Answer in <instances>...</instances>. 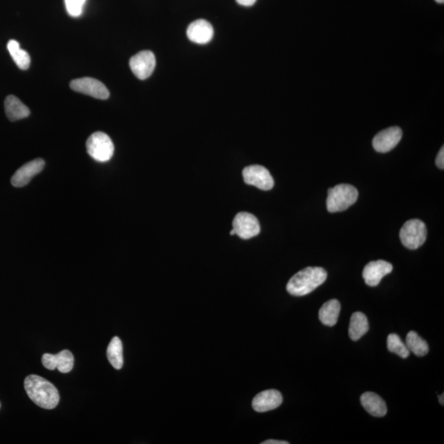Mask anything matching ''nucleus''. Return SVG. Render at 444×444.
Here are the masks:
<instances>
[{"label": "nucleus", "mask_w": 444, "mask_h": 444, "mask_svg": "<svg viewBox=\"0 0 444 444\" xmlns=\"http://www.w3.org/2000/svg\"><path fill=\"white\" fill-rule=\"evenodd\" d=\"M24 387L29 399L40 408L52 410L57 407L59 403V392L47 380L38 375H29L25 379Z\"/></svg>", "instance_id": "obj_1"}, {"label": "nucleus", "mask_w": 444, "mask_h": 444, "mask_svg": "<svg viewBox=\"0 0 444 444\" xmlns=\"http://www.w3.org/2000/svg\"><path fill=\"white\" fill-rule=\"evenodd\" d=\"M328 273L319 266H308L294 275L287 283L286 290L291 295H308L327 280Z\"/></svg>", "instance_id": "obj_2"}, {"label": "nucleus", "mask_w": 444, "mask_h": 444, "mask_svg": "<svg viewBox=\"0 0 444 444\" xmlns=\"http://www.w3.org/2000/svg\"><path fill=\"white\" fill-rule=\"evenodd\" d=\"M357 189L354 186L341 184L328 189L327 209L329 213H339L348 209L358 198Z\"/></svg>", "instance_id": "obj_3"}, {"label": "nucleus", "mask_w": 444, "mask_h": 444, "mask_svg": "<svg viewBox=\"0 0 444 444\" xmlns=\"http://www.w3.org/2000/svg\"><path fill=\"white\" fill-rule=\"evenodd\" d=\"M87 151L89 156L96 162H107L112 158L115 147L107 134L96 132L88 138Z\"/></svg>", "instance_id": "obj_4"}, {"label": "nucleus", "mask_w": 444, "mask_h": 444, "mask_svg": "<svg viewBox=\"0 0 444 444\" xmlns=\"http://www.w3.org/2000/svg\"><path fill=\"white\" fill-rule=\"evenodd\" d=\"M426 238L427 228L421 220H410L400 231L401 243L409 249L420 248L425 242Z\"/></svg>", "instance_id": "obj_5"}, {"label": "nucleus", "mask_w": 444, "mask_h": 444, "mask_svg": "<svg viewBox=\"0 0 444 444\" xmlns=\"http://www.w3.org/2000/svg\"><path fill=\"white\" fill-rule=\"evenodd\" d=\"M243 178L247 184L255 186L265 191L272 189L274 186L273 178L268 169L260 165L245 167L243 171Z\"/></svg>", "instance_id": "obj_6"}, {"label": "nucleus", "mask_w": 444, "mask_h": 444, "mask_svg": "<svg viewBox=\"0 0 444 444\" xmlns=\"http://www.w3.org/2000/svg\"><path fill=\"white\" fill-rule=\"evenodd\" d=\"M70 87L72 90L94 97L96 99L105 100L109 96L107 87L99 80L92 78L74 79L70 83Z\"/></svg>", "instance_id": "obj_7"}, {"label": "nucleus", "mask_w": 444, "mask_h": 444, "mask_svg": "<svg viewBox=\"0 0 444 444\" xmlns=\"http://www.w3.org/2000/svg\"><path fill=\"white\" fill-rule=\"evenodd\" d=\"M129 66L138 79L145 80L150 77L155 70L154 54L150 50H143L130 59Z\"/></svg>", "instance_id": "obj_8"}, {"label": "nucleus", "mask_w": 444, "mask_h": 444, "mask_svg": "<svg viewBox=\"0 0 444 444\" xmlns=\"http://www.w3.org/2000/svg\"><path fill=\"white\" fill-rule=\"evenodd\" d=\"M233 230L241 239H251L260 234L259 220L251 213H240L233 220Z\"/></svg>", "instance_id": "obj_9"}, {"label": "nucleus", "mask_w": 444, "mask_h": 444, "mask_svg": "<svg viewBox=\"0 0 444 444\" xmlns=\"http://www.w3.org/2000/svg\"><path fill=\"white\" fill-rule=\"evenodd\" d=\"M45 167L44 160L35 159L20 167L12 176L11 183L16 188H22L28 185L34 177L40 174Z\"/></svg>", "instance_id": "obj_10"}, {"label": "nucleus", "mask_w": 444, "mask_h": 444, "mask_svg": "<svg viewBox=\"0 0 444 444\" xmlns=\"http://www.w3.org/2000/svg\"><path fill=\"white\" fill-rule=\"evenodd\" d=\"M403 138V131L399 127H391L381 131L373 139V147L375 151L386 154L399 145Z\"/></svg>", "instance_id": "obj_11"}, {"label": "nucleus", "mask_w": 444, "mask_h": 444, "mask_svg": "<svg viewBox=\"0 0 444 444\" xmlns=\"http://www.w3.org/2000/svg\"><path fill=\"white\" fill-rule=\"evenodd\" d=\"M393 268L391 264L383 260L370 262L363 271V277L369 286H377L382 279L392 273Z\"/></svg>", "instance_id": "obj_12"}, {"label": "nucleus", "mask_w": 444, "mask_h": 444, "mask_svg": "<svg viewBox=\"0 0 444 444\" xmlns=\"http://www.w3.org/2000/svg\"><path fill=\"white\" fill-rule=\"evenodd\" d=\"M283 401L282 393L275 389L261 392L253 400L252 407L257 412L273 411L280 407Z\"/></svg>", "instance_id": "obj_13"}, {"label": "nucleus", "mask_w": 444, "mask_h": 444, "mask_svg": "<svg viewBox=\"0 0 444 444\" xmlns=\"http://www.w3.org/2000/svg\"><path fill=\"white\" fill-rule=\"evenodd\" d=\"M214 30L211 23L204 19H198L189 24L187 29V36L190 41L196 44L209 43L213 39Z\"/></svg>", "instance_id": "obj_14"}, {"label": "nucleus", "mask_w": 444, "mask_h": 444, "mask_svg": "<svg viewBox=\"0 0 444 444\" xmlns=\"http://www.w3.org/2000/svg\"><path fill=\"white\" fill-rule=\"evenodd\" d=\"M361 403L368 413L375 417H383L387 414V405L381 397L374 392H367L361 397Z\"/></svg>", "instance_id": "obj_15"}, {"label": "nucleus", "mask_w": 444, "mask_h": 444, "mask_svg": "<svg viewBox=\"0 0 444 444\" xmlns=\"http://www.w3.org/2000/svg\"><path fill=\"white\" fill-rule=\"evenodd\" d=\"M6 116L10 121L23 120L30 116V109L14 95L8 96L4 101Z\"/></svg>", "instance_id": "obj_16"}, {"label": "nucleus", "mask_w": 444, "mask_h": 444, "mask_svg": "<svg viewBox=\"0 0 444 444\" xmlns=\"http://www.w3.org/2000/svg\"><path fill=\"white\" fill-rule=\"evenodd\" d=\"M341 312V304L337 299H331L321 307L319 317L321 323L333 327L337 323Z\"/></svg>", "instance_id": "obj_17"}, {"label": "nucleus", "mask_w": 444, "mask_h": 444, "mask_svg": "<svg viewBox=\"0 0 444 444\" xmlns=\"http://www.w3.org/2000/svg\"><path fill=\"white\" fill-rule=\"evenodd\" d=\"M370 325L366 315L361 312H355L350 318L349 336L350 339L357 341L369 331Z\"/></svg>", "instance_id": "obj_18"}, {"label": "nucleus", "mask_w": 444, "mask_h": 444, "mask_svg": "<svg viewBox=\"0 0 444 444\" xmlns=\"http://www.w3.org/2000/svg\"><path fill=\"white\" fill-rule=\"evenodd\" d=\"M7 48L17 66L20 70H28L31 65V57H30L26 50L20 48L19 42L15 40H10L8 42Z\"/></svg>", "instance_id": "obj_19"}, {"label": "nucleus", "mask_w": 444, "mask_h": 444, "mask_svg": "<svg viewBox=\"0 0 444 444\" xmlns=\"http://www.w3.org/2000/svg\"><path fill=\"white\" fill-rule=\"evenodd\" d=\"M405 345H407L410 352H412L419 357H425L429 353L428 343L421 336H419L416 332L411 331L408 334Z\"/></svg>", "instance_id": "obj_20"}, {"label": "nucleus", "mask_w": 444, "mask_h": 444, "mask_svg": "<svg viewBox=\"0 0 444 444\" xmlns=\"http://www.w3.org/2000/svg\"><path fill=\"white\" fill-rule=\"evenodd\" d=\"M107 358L112 366L116 370L122 369L124 366V357H123V345L120 338H113L107 348Z\"/></svg>", "instance_id": "obj_21"}, {"label": "nucleus", "mask_w": 444, "mask_h": 444, "mask_svg": "<svg viewBox=\"0 0 444 444\" xmlns=\"http://www.w3.org/2000/svg\"><path fill=\"white\" fill-rule=\"evenodd\" d=\"M387 345L389 352L395 353L401 358L405 359L410 355V350L407 345L401 341L400 337L397 334L392 333L388 335Z\"/></svg>", "instance_id": "obj_22"}, {"label": "nucleus", "mask_w": 444, "mask_h": 444, "mask_svg": "<svg viewBox=\"0 0 444 444\" xmlns=\"http://www.w3.org/2000/svg\"><path fill=\"white\" fill-rule=\"evenodd\" d=\"M56 369L63 374L70 373L73 370L74 365V358L73 354L70 350H62L56 355Z\"/></svg>", "instance_id": "obj_23"}, {"label": "nucleus", "mask_w": 444, "mask_h": 444, "mask_svg": "<svg viewBox=\"0 0 444 444\" xmlns=\"http://www.w3.org/2000/svg\"><path fill=\"white\" fill-rule=\"evenodd\" d=\"M87 0H65L67 14L74 18L81 16Z\"/></svg>", "instance_id": "obj_24"}, {"label": "nucleus", "mask_w": 444, "mask_h": 444, "mask_svg": "<svg viewBox=\"0 0 444 444\" xmlns=\"http://www.w3.org/2000/svg\"><path fill=\"white\" fill-rule=\"evenodd\" d=\"M42 365L45 369L54 370L56 369V355L44 354L42 357Z\"/></svg>", "instance_id": "obj_25"}, {"label": "nucleus", "mask_w": 444, "mask_h": 444, "mask_svg": "<svg viewBox=\"0 0 444 444\" xmlns=\"http://www.w3.org/2000/svg\"><path fill=\"white\" fill-rule=\"evenodd\" d=\"M436 165L439 169L443 170L444 168V147H442L441 149L439 150L437 158H436Z\"/></svg>", "instance_id": "obj_26"}, {"label": "nucleus", "mask_w": 444, "mask_h": 444, "mask_svg": "<svg viewBox=\"0 0 444 444\" xmlns=\"http://www.w3.org/2000/svg\"><path fill=\"white\" fill-rule=\"evenodd\" d=\"M257 0H236V2L240 4V6L245 7L253 6V4L256 3Z\"/></svg>", "instance_id": "obj_27"}, {"label": "nucleus", "mask_w": 444, "mask_h": 444, "mask_svg": "<svg viewBox=\"0 0 444 444\" xmlns=\"http://www.w3.org/2000/svg\"><path fill=\"white\" fill-rule=\"evenodd\" d=\"M262 444H289V442L287 441H274V439H269V441H266Z\"/></svg>", "instance_id": "obj_28"}, {"label": "nucleus", "mask_w": 444, "mask_h": 444, "mask_svg": "<svg viewBox=\"0 0 444 444\" xmlns=\"http://www.w3.org/2000/svg\"><path fill=\"white\" fill-rule=\"evenodd\" d=\"M443 399H444V395H443V393L442 395L438 396L439 403H441L442 405H444Z\"/></svg>", "instance_id": "obj_29"}, {"label": "nucleus", "mask_w": 444, "mask_h": 444, "mask_svg": "<svg viewBox=\"0 0 444 444\" xmlns=\"http://www.w3.org/2000/svg\"><path fill=\"white\" fill-rule=\"evenodd\" d=\"M435 1H436L438 3H443L444 0H435Z\"/></svg>", "instance_id": "obj_30"}, {"label": "nucleus", "mask_w": 444, "mask_h": 444, "mask_svg": "<svg viewBox=\"0 0 444 444\" xmlns=\"http://www.w3.org/2000/svg\"><path fill=\"white\" fill-rule=\"evenodd\" d=\"M231 235H235V231H234V230H232V231H231Z\"/></svg>", "instance_id": "obj_31"}]
</instances>
